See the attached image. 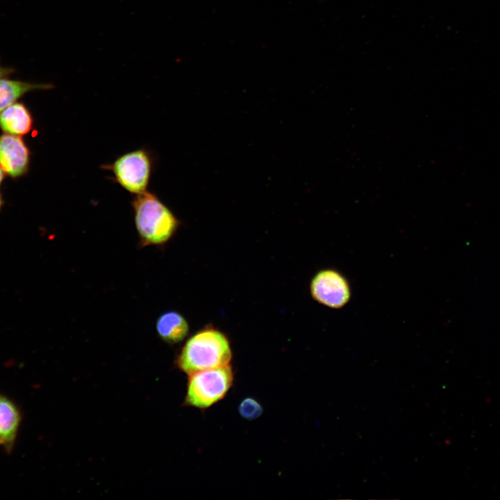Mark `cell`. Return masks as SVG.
I'll list each match as a JSON object with an SVG mask.
<instances>
[{
	"mask_svg": "<svg viewBox=\"0 0 500 500\" xmlns=\"http://www.w3.org/2000/svg\"><path fill=\"white\" fill-rule=\"evenodd\" d=\"M33 119L22 103H14L0 112V127L6 133L22 135L28 133Z\"/></svg>",
	"mask_w": 500,
	"mask_h": 500,
	"instance_id": "obj_8",
	"label": "cell"
},
{
	"mask_svg": "<svg viewBox=\"0 0 500 500\" xmlns=\"http://www.w3.org/2000/svg\"><path fill=\"white\" fill-rule=\"evenodd\" d=\"M238 410L240 415L248 420L258 418L263 412L261 404L256 399L251 397L244 399L239 405Z\"/></svg>",
	"mask_w": 500,
	"mask_h": 500,
	"instance_id": "obj_11",
	"label": "cell"
},
{
	"mask_svg": "<svg viewBox=\"0 0 500 500\" xmlns=\"http://www.w3.org/2000/svg\"><path fill=\"white\" fill-rule=\"evenodd\" d=\"M189 376L185 403L200 409L208 408L223 399L234 380L230 365L200 371Z\"/></svg>",
	"mask_w": 500,
	"mask_h": 500,
	"instance_id": "obj_3",
	"label": "cell"
},
{
	"mask_svg": "<svg viewBox=\"0 0 500 500\" xmlns=\"http://www.w3.org/2000/svg\"><path fill=\"white\" fill-rule=\"evenodd\" d=\"M310 292L317 301L332 308L344 306L351 294L346 278L333 269L320 271L313 277Z\"/></svg>",
	"mask_w": 500,
	"mask_h": 500,
	"instance_id": "obj_5",
	"label": "cell"
},
{
	"mask_svg": "<svg viewBox=\"0 0 500 500\" xmlns=\"http://www.w3.org/2000/svg\"><path fill=\"white\" fill-rule=\"evenodd\" d=\"M51 88L48 83H36L17 80L0 78V112L14 103L28 92Z\"/></svg>",
	"mask_w": 500,
	"mask_h": 500,
	"instance_id": "obj_9",
	"label": "cell"
},
{
	"mask_svg": "<svg viewBox=\"0 0 500 500\" xmlns=\"http://www.w3.org/2000/svg\"><path fill=\"white\" fill-rule=\"evenodd\" d=\"M104 168L112 172L116 182L124 189L138 194L147 191L152 172V160L148 151L140 149L120 156Z\"/></svg>",
	"mask_w": 500,
	"mask_h": 500,
	"instance_id": "obj_4",
	"label": "cell"
},
{
	"mask_svg": "<svg viewBox=\"0 0 500 500\" xmlns=\"http://www.w3.org/2000/svg\"><path fill=\"white\" fill-rule=\"evenodd\" d=\"M156 328L159 337L169 344L181 342L189 331V325L185 318L174 310L160 315L157 319Z\"/></svg>",
	"mask_w": 500,
	"mask_h": 500,
	"instance_id": "obj_7",
	"label": "cell"
},
{
	"mask_svg": "<svg viewBox=\"0 0 500 500\" xmlns=\"http://www.w3.org/2000/svg\"><path fill=\"white\" fill-rule=\"evenodd\" d=\"M29 162V151L18 135L4 134L0 137V166L12 177L24 174Z\"/></svg>",
	"mask_w": 500,
	"mask_h": 500,
	"instance_id": "obj_6",
	"label": "cell"
},
{
	"mask_svg": "<svg viewBox=\"0 0 500 500\" xmlns=\"http://www.w3.org/2000/svg\"><path fill=\"white\" fill-rule=\"evenodd\" d=\"M20 422V415L12 401L0 396V440L1 444L15 440Z\"/></svg>",
	"mask_w": 500,
	"mask_h": 500,
	"instance_id": "obj_10",
	"label": "cell"
},
{
	"mask_svg": "<svg viewBox=\"0 0 500 500\" xmlns=\"http://www.w3.org/2000/svg\"><path fill=\"white\" fill-rule=\"evenodd\" d=\"M1 196H0V208H1Z\"/></svg>",
	"mask_w": 500,
	"mask_h": 500,
	"instance_id": "obj_14",
	"label": "cell"
},
{
	"mask_svg": "<svg viewBox=\"0 0 500 500\" xmlns=\"http://www.w3.org/2000/svg\"><path fill=\"white\" fill-rule=\"evenodd\" d=\"M139 247H161L176 232L179 222L172 211L155 194L145 191L131 201Z\"/></svg>",
	"mask_w": 500,
	"mask_h": 500,
	"instance_id": "obj_1",
	"label": "cell"
},
{
	"mask_svg": "<svg viewBox=\"0 0 500 500\" xmlns=\"http://www.w3.org/2000/svg\"><path fill=\"white\" fill-rule=\"evenodd\" d=\"M14 72L12 67H4L0 65V78L6 77Z\"/></svg>",
	"mask_w": 500,
	"mask_h": 500,
	"instance_id": "obj_12",
	"label": "cell"
},
{
	"mask_svg": "<svg viewBox=\"0 0 500 500\" xmlns=\"http://www.w3.org/2000/svg\"><path fill=\"white\" fill-rule=\"evenodd\" d=\"M232 351L229 340L214 328H203L191 336L176 360L178 367L190 375L200 371L230 364Z\"/></svg>",
	"mask_w": 500,
	"mask_h": 500,
	"instance_id": "obj_2",
	"label": "cell"
},
{
	"mask_svg": "<svg viewBox=\"0 0 500 500\" xmlns=\"http://www.w3.org/2000/svg\"><path fill=\"white\" fill-rule=\"evenodd\" d=\"M3 178V171L0 166V183H1Z\"/></svg>",
	"mask_w": 500,
	"mask_h": 500,
	"instance_id": "obj_13",
	"label": "cell"
},
{
	"mask_svg": "<svg viewBox=\"0 0 500 500\" xmlns=\"http://www.w3.org/2000/svg\"><path fill=\"white\" fill-rule=\"evenodd\" d=\"M0 444H1V440H0Z\"/></svg>",
	"mask_w": 500,
	"mask_h": 500,
	"instance_id": "obj_15",
	"label": "cell"
}]
</instances>
